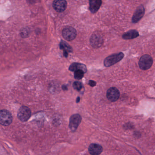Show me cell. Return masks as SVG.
Masks as SVG:
<instances>
[{"mask_svg":"<svg viewBox=\"0 0 155 155\" xmlns=\"http://www.w3.org/2000/svg\"><path fill=\"white\" fill-rule=\"evenodd\" d=\"M124 55L122 52L114 54L109 55L106 58L104 61V65L106 67H111L112 65H114L117 62H119L123 59Z\"/></svg>","mask_w":155,"mask_h":155,"instance_id":"cell-1","label":"cell"},{"mask_svg":"<svg viewBox=\"0 0 155 155\" xmlns=\"http://www.w3.org/2000/svg\"><path fill=\"white\" fill-rule=\"evenodd\" d=\"M153 64V59L148 55H144L140 58L139 65L142 70H146L149 69Z\"/></svg>","mask_w":155,"mask_h":155,"instance_id":"cell-2","label":"cell"},{"mask_svg":"<svg viewBox=\"0 0 155 155\" xmlns=\"http://www.w3.org/2000/svg\"><path fill=\"white\" fill-rule=\"evenodd\" d=\"M12 121V115L9 111L5 110L0 111V124L7 126L11 124Z\"/></svg>","mask_w":155,"mask_h":155,"instance_id":"cell-3","label":"cell"},{"mask_svg":"<svg viewBox=\"0 0 155 155\" xmlns=\"http://www.w3.org/2000/svg\"><path fill=\"white\" fill-rule=\"evenodd\" d=\"M62 35L64 39L67 41L74 40L77 35L76 30L71 27H66L62 31Z\"/></svg>","mask_w":155,"mask_h":155,"instance_id":"cell-4","label":"cell"},{"mask_svg":"<svg viewBox=\"0 0 155 155\" xmlns=\"http://www.w3.org/2000/svg\"><path fill=\"white\" fill-rule=\"evenodd\" d=\"M17 116L18 118L22 122H27L31 117V110L27 106H22L18 111Z\"/></svg>","mask_w":155,"mask_h":155,"instance_id":"cell-5","label":"cell"},{"mask_svg":"<svg viewBox=\"0 0 155 155\" xmlns=\"http://www.w3.org/2000/svg\"><path fill=\"white\" fill-rule=\"evenodd\" d=\"M81 122V117L79 114H74L71 116L69 120V127L72 132H75Z\"/></svg>","mask_w":155,"mask_h":155,"instance_id":"cell-6","label":"cell"},{"mask_svg":"<svg viewBox=\"0 0 155 155\" xmlns=\"http://www.w3.org/2000/svg\"><path fill=\"white\" fill-rule=\"evenodd\" d=\"M90 43L94 48H98L102 45L103 39L102 37L99 33H95L92 35L90 38Z\"/></svg>","mask_w":155,"mask_h":155,"instance_id":"cell-7","label":"cell"},{"mask_svg":"<svg viewBox=\"0 0 155 155\" xmlns=\"http://www.w3.org/2000/svg\"><path fill=\"white\" fill-rule=\"evenodd\" d=\"M120 96V92L118 89L116 88H111L107 92V98L108 100L114 102L118 99Z\"/></svg>","mask_w":155,"mask_h":155,"instance_id":"cell-8","label":"cell"},{"mask_svg":"<svg viewBox=\"0 0 155 155\" xmlns=\"http://www.w3.org/2000/svg\"><path fill=\"white\" fill-rule=\"evenodd\" d=\"M67 6V1L65 0H56L53 3V8L58 12H63L66 9Z\"/></svg>","mask_w":155,"mask_h":155,"instance_id":"cell-9","label":"cell"},{"mask_svg":"<svg viewBox=\"0 0 155 155\" xmlns=\"http://www.w3.org/2000/svg\"><path fill=\"white\" fill-rule=\"evenodd\" d=\"M144 13L145 9L143 6H140L138 7L132 17V22L133 23H137L144 16Z\"/></svg>","mask_w":155,"mask_h":155,"instance_id":"cell-10","label":"cell"},{"mask_svg":"<svg viewBox=\"0 0 155 155\" xmlns=\"http://www.w3.org/2000/svg\"><path fill=\"white\" fill-rule=\"evenodd\" d=\"M89 153L92 155H99L102 151L101 146L99 144L92 143L88 147Z\"/></svg>","mask_w":155,"mask_h":155,"instance_id":"cell-11","label":"cell"},{"mask_svg":"<svg viewBox=\"0 0 155 155\" xmlns=\"http://www.w3.org/2000/svg\"><path fill=\"white\" fill-rule=\"evenodd\" d=\"M102 1L101 0L89 1V10L92 13H95L99 10Z\"/></svg>","mask_w":155,"mask_h":155,"instance_id":"cell-12","label":"cell"},{"mask_svg":"<svg viewBox=\"0 0 155 155\" xmlns=\"http://www.w3.org/2000/svg\"><path fill=\"white\" fill-rule=\"evenodd\" d=\"M69 70L74 72L77 70H82L85 73L87 71V67L85 65L80 63H74L70 65Z\"/></svg>","mask_w":155,"mask_h":155,"instance_id":"cell-13","label":"cell"},{"mask_svg":"<svg viewBox=\"0 0 155 155\" xmlns=\"http://www.w3.org/2000/svg\"><path fill=\"white\" fill-rule=\"evenodd\" d=\"M59 46H60L61 49L63 50L64 56L66 57H68L69 52H71L72 51V48L65 41H61V43L59 44Z\"/></svg>","mask_w":155,"mask_h":155,"instance_id":"cell-14","label":"cell"},{"mask_svg":"<svg viewBox=\"0 0 155 155\" xmlns=\"http://www.w3.org/2000/svg\"><path fill=\"white\" fill-rule=\"evenodd\" d=\"M138 36L139 33L137 31L132 30L122 35V38L126 40H130L138 37Z\"/></svg>","mask_w":155,"mask_h":155,"instance_id":"cell-15","label":"cell"},{"mask_svg":"<svg viewBox=\"0 0 155 155\" xmlns=\"http://www.w3.org/2000/svg\"><path fill=\"white\" fill-rule=\"evenodd\" d=\"M84 72L82 70H77L74 73V77L76 80H80L84 77Z\"/></svg>","mask_w":155,"mask_h":155,"instance_id":"cell-16","label":"cell"},{"mask_svg":"<svg viewBox=\"0 0 155 155\" xmlns=\"http://www.w3.org/2000/svg\"><path fill=\"white\" fill-rule=\"evenodd\" d=\"M73 87L75 90L79 91H80L82 88V83L79 82H75L73 83Z\"/></svg>","mask_w":155,"mask_h":155,"instance_id":"cell-17","label":"cell"},{"mask_svg":"<svg viewBox=\"0 0 155 155\" xmlns=\"http://www.w3.org/2000/svg\"><path fill=\"white\" fill-rule=\"evenodd\" d=\"M88 84H89L90 86L94 87L95 86H96V82L94 81L90 80V81H89V82H88Z\"/></svg>","mask_w":155,"mask_h":155,"instance_id":"cell-18","label":"cell"},{"mask_svg":"<svg viewBox=\"0 0 155 155\" xmlns=\"http://www.w3.org/2000/svg\"><path fill=\"white\" fill-rule=\"evenodd\" d=\"M62 89H63L64 90H67V86H65V85L63 86H62Z\"/></svg>","mask_w":155,"mask_h":155,"instance_id":"cell-19","label":"cell"},{"mask_svg":"<svg viewBox=\"0 0 155 155\" xmlns=\"http://www.w3.org/2000/svg\"><path fill=\"white\" fill-rule=\"evenodd\" d=\"M79 100H80V98L78 97V98H77V101L76 102H79Z\"/></svg>","mask_w":155,"mask_h":155,"instance_id":"cell-20","label":"cell"}]
</instances>
